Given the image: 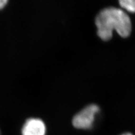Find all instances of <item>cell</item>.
I'll list each match as a JSON object with an SVG mask.
<instances>
[{
    "instance_id": "cell-1",
    "label": "cell",
    "mask_w": 135,
    "mask_h": 135,
    "mask_svg": "<svg viewBox=\"0 0 135 135\" xmlns=\"http://www.w3.org/2000/svg\"><path fill=\"white\" fill-rule=\"evenodd\" d=\"M97 35L101 40H110L116 31L123 38L129 36L132 31L131 18L120 8L108 6L101 9L95 18Z\"/></svg>"
},
{
    "instance_id": "cell-5",
    "label": "cell",
    "mask_w": 135,
    "mask_h": 135,
    "mask_svg": "<svg viewBox=\"0 0 135 135\" xmlns=\"http://www.w3.org/2000/svg\"><path fill=\"white\" fill-rule=\"evenodd\" d=\"M9 0H0V11L4 9L7 6Z\"/></svg>"
},
{
    "instance_id": "cell-6",
    "label": "cell",
    "mask_w": 135,
    "mask_h": 135,
    "mask_svg": "<svg viewBox=\"0 0 135 135\" xmlns=\"http://www.w3.org/2000/svg\"><path fill=\"white\" fill-rule=\"evenodd\" d=\"M121 135H133V134H131V133H124V134H123Z\"/></svg>"
},
{
    "instance_id": "cell-2",
    "label": "cell",
    "mask_w": 135,
    "mask_h": 135,
    "mask_svg": "<svg viewBox=\"0 0 135 135\" xmlns=\"http://www.w3.org/2000/svg\"><path fill=\"white\" fill-rule=\"evenodd\" d=\"M100 108L96 104H91L84 107L73 118V125L77 129H88L94 125L96 116Z\"/></svg>"
},
{
    "instance_id": "cell-3",
    "label": "cell",
    "mask_w": 135,
    "mask_h": 135,
    "mask_svg": "<svg viewBox=\"0 0 135 135\" xmlns=\"http://www.w3.org/2000/svg\"><path fill=\"white\" fill-rule=\"evenodd\" d=\"M46 132L45 123L37 118L27 119L21 128L22 135H46Z\"/></svg>"
},
{
    "instance_id": "cell-7",
    "label": "cell",
    "mask_w": 135,
    "mask_h": 135,
    "mask_svg": "<svg viewBox=\"0 0 135 135\" xmlns=\"http://www.w3.org/2000/svg\"><path fill=\"white\" fill-rule=\"evenodd\" d=\"M0 135H1V131H0Z\"/></svg>"
},
{
    "instance_id": "cell-4",
    "label": "cell",
    "mask_w": 135,
    "mask_h": 135,
    "mask_svg": "<svg viewBox=\"0 0 135 135\" xmlns=\"http://www.w3.org/2000/svg\"><path fill=\"white\" fill-rule=\"evenodd\" d=\"M119 8L128 13H135V0H118Z\"/></svg>"
}]
</instances>
